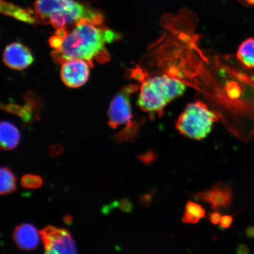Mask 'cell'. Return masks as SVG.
I'll list each match as a JSON object with an SVG mask.
<instances>
[{
  "instance_id": "6da1fadb",
  "label": "cell",
  "mask_w": 254,
  "mask_h": 254,
  "mask_svg": "<svg viewBox=\"0 0 254 254\" xmlns=\"http://www.w3.org/2000/svg\"><path fill=\"white\" fill-rule=\"evenodd\" d=\"M122 36L88 18H82L74 24L57 29L49 41L54 51L52 56L57 63L70 59L85 60L90 65L94 62L105 63L110 56L107 44L119 40Z\"/></svg>"
},
{
  "instance_id": "7a4b0ae2",
  "label": "cell",
  "mask_w": 254,
  "mask_h": 254,
  "mask_svg": "<svg viewBox=\"0 0 254 254\" xmlns=\"http://www.w3.org/2000/svg\"><path fill=\"white\" fill-rule=\"evenodd\" d=\"M138 79L141 85L137 104L143 111L150 114L151 119L155 114L163 116L167 105L186 90L184 82L165 73L150 77L141 70Z\"/></svg>"
},
{
  "instance_id": "3957f363",
  "label": "cell",
  "mask_w": 254,
  "mask_h": 254,
  "mask_svg": "<svg viewBox=\"0 0 254 254\" xmlns=\"http://www.w3.org/2000/svg\"><path fill=\"white\" fill-rule=\"evenodd\" d=\"M34 17L37 23L51 24L59 29L81 20L88 18L103 24V15L88 5L74 0H37L34 4Z\"/></svg>"
},
{
  "instance_id": "277c9868",
  "label": "cell",
  "mask_w": 254,
  "mask_h": 254,
  "mask_svg": "<svg viewBox=\"0 0 254 254\" xmlns=\"http://www.w3.org/2000/svg\"><path fill=\"white\" fill-rule=\"evenodd\" d=\"M218 121V116L208 109L207 105L198 101L187 105L178 119L176 127L184 136L201 140L211 132L214 123Z\"/></svg>"
},
{
  "instance_id": "5b68a950",
  "label": "cell",
  "mask_w": 254,
  "mask_h": 254,
  "mask_svg": "<svg viewBox=\"0 0 254 254\" xmlns=\"http://www.w3.org/2000/svg\"><path fill=\"white\" fill-rule=\"evenodd\" d=\"M136 84H129L124 87L111 101L108 116L109 125L115 129L121 125H126V129H139L142 122H133L130 96L138 90Z\"/></svg>"
},
{
  "instance_id": "8992f818",
  "label": "cell",
  "mask_w": 254,
  "mask_h": 254,
  "mask_svg": "<svg viewBox=\"0 0 254 254\" xmlns=\"http://www.w3.org/2000/svg\"><path fill=\"white\" fill-rule=\"evenodd\" d=\"M46 254L77 253L71 234L65 228L47 226L40 231Z\"/></svg>"
},
{
  "instance_id": "52a82bcc",
  "label": "cell",
  "mask_w": 254,
  "mask_h": 254,
  "mask_svg": "<svg viewBox=\"0 0 254 254\" xmlns=\"http://www.w3.org/2000/svg\"><path fill=\"white\" fill-rule=\"evenodd\" d=\"M61 78L69 88H78L85 84L90 75V64L82 59L66 60L62 64Z\"/></svg>"
},
{
  "instance_id": "ba28073f",
  "label": "cell",
  "mask_w": 254,
  "mask_h": 254,
  "mask_svg": "<svg viewBox=\"0 0 254 254\" xmlns=\"http://www.w3.org/2000/svg\"><path fill=\"white\" fill-rule=\"evenodd\" d=\"M196 201L208 203L215 211L227 209L233 199V192L227 184L219 182L211 189L193 194Z\"/></svg>"
},
{
  "instance_id": "9c48e42d",
  "label": "cell",
  "mask_w": 254,
  "mask_h": 254,
  "mask_svg": "<svg viewBox=\"0 0 254 254\" xmlns=\"http://www.w3.org/2000/svg\"><path fill=\"white\" fill-rule=\"evenodd\" d=\"M33 57L29 49L20 43H14L5 48L3 62L11 69L23 70L33 62Z\"/></svg>"
},
{
  "instance_id": "30bf717a",
  "label": "cell",
  "mask_w": 254,
  "mask_h": 254,
  "mask_svg": "<svg viewBox=\"0 0 254 254\" xmlns=\"http://www.w3.org/2000/svg\"><path fill=\"white\" fill-rule=\"evenodd\" d=\"M13 239L19 249L27 252L36 249L39 243L36 228L28 223L19 225L15 228Z\"/></svg>"
},
{
  "instance_id": "8fae6325",
  "label": "cell",
  "mask_w": 254,
  "mask_h": 254,
  "mask_svg": "<svg viewBox=\"0 0 254 254\" xmlns=\"http://www.w3.org/2000/svg\"><path fill=\"white\" fill-rule=\"evenodd\" d=\"M20 134L18 128L12 123L2 122L0 126V146L1 150H13L18 144Z\"/></svg>"
},
{
  "instance_id": "7c38bea8",
  "label": "cell",
  "mask_w": 254,
  "mask_h": 254,
  "mask_svg": "<svg viewBox=\"0 0 254 254\" xmlns=\"http://www.w3.org/2000/svg\"><path fill=\"white\" fill-rule=\"evenodd\" d=\"M1 12L25 23L34 24L36 22L35 20L34 11H31V9L19 7L4 0H1Z\"/></svg>"
},
{
  "instance_id": "4fadbf2b",
  "label": "cell",
  "mask_w": 254,
  "mask_h": 254,
  "mask_svg": "<svg viewBox=\"0 0 254 254\" xmlns=\"http://www.w3.org/2000/svg\"><path fill=\"white\" fill-rule=\"evenodd\" d=\"M237 57L246 67L254 69V38H249L241 43Z\"/></svg>"
},
{
  "instance_id": "5bb4252c",
  "label": "cell",
  "mask_w": 254,
  "mask_h": 254,
  "mask_svg": "<svg viewBox=\"0 0 254 254\" xmlns=\"http://www.w3.org/2000/svg\"><path fill=\"white\" fill-rule=\"evenodd\" d=\"M205 209L201 205L191 201L187 202L185 207V212L182 218L184 223L198 224L201 219L205 217Z\"/></svg>"
},
{
  "instance_id": "9a60e30c",
  "label": "cell",
  "mask_w": 254,
  "mask_h": 254,
  "mask_svg": "<svg viewBox=\"0 0 254 254\" xmlns=\"http://www.w3.org/2000/svg\"><path fill=\"white\" fill-rule=\"evenodd\" d=\"M0 176H1V190L0 193L1 195H7L8 193L14 192L17 190L16 186V177L12 170L8 167H2L0 170Z\"/></svg>"
},
{
  "instance_id": "2e32d148",
  "label": "cell",
  "mask_w": 254,
  "mask_h": 254,
  "mask_svg": "<svg viewBox=\"0 0 254 254\" xmlns=\"http://www.w3.org/2000/svg\"><path fill=\"white\" fill-rule=\"evenodd\" d=\"M43 181L36 175L26 174L21 180V184L24 189H35L43 185Z\"/></svg>"
},
{
  "instance_id": "e0dca14e",
  "label": "cell",
  "mask_w": 254,
  "mask_h": 254,
  "mask_svg": "<svg viewBox=\"0 0 254 254\" xmlns=\"http://www.w3.org/2000/svg\"><path fill=\"white\" fill-rule=\"evenodd\" d=\"M136 158L141 163L148 166L157 160L158 154L153 150H148L144 154L137 155Z\"/></svg>"
},
{
  "instance_id": "ac0fdd59",
  "label": "cell",
  "mask_w": 254,
  "mask_h": 254,
  "mask_svg": "<svg viewBox=\"0 0 254 254\" xmlns=\"http://www.w3.org/2000/svg\"><path fill=\"white\" fill-rule=\"evenodd\" d=\"M117 206L120 210L125 212H130L132 209V205L131 201L127 199H122L117 202Z\"/></svg>"
},
{
  "instance_id": "d6986e66",
  "label": "cell",
  "mask_w": 254,
  "mask_h": 254,
  "mask_svg": "<svg viewBox=\"0 0 254 254\" xmlns=\"http://www.w3.org/2000/svg\"><path fill=\"white\" fill-rule=\"evenodd\" d=\"M234 221V218L233 215H225L222 216L221 221L220 222V226L222 229H228L231 227Z\"/></svg>"
},
{
  "instance_id": "ffe728a7",
  "label": "cell",
  "mask_w": 254,
  "mask_h": 254,
  "mask_svg": "<svg viewBox=\"0 0 254 254\" xmlns=\"http://www.w3.org/2000/svg\"><path fill=\"white\" fill-rule=\"evenodd\" d=\"M222 216L220 212L214 211L210 212L208 215L209 222L213 225H218L220 223Z\"/></svg>"
},
{
  "instance_id": "44dd1931",
  "label": "cell",
  "mask_w": 254,
  "mask_h": 254,
  "mask_svg": "<svg viewBox=\"0 0 254 254\" xmlns=\"http://www.w3.org/2000/svg\"><path fill=\"white\" fill-rule=\"evenodd\" d=\"M154 193H147L141 196L140 198L141 204L144 206H150L154 197Z\"/></svg>"
},
{
  "instance_id": "7402d4cb",
  "label": "cell",
  "mask_w": 254,
  "mask_h": 254,
  "mask_svg": "<svg viewBox=\"0 0 254 254\" xmlns=\"http://www.w3.org/2000/svg\"><path fill=\"white\" fill-rule=\"evenodd\" d=\"M63 146L60 145H53L51 147L50 152L52 157H56L60 155L63 151Z\"/></svg>"
},
{
  "instance_id": "603a6c76",
  "label": "cell",
  "mask_w": 254,
  "mask_h": 254,
  "mask_svg": "<svg viewBox=\"0 0 254 254\" xmlns=\"http://www.w3.org/2000/svg\"><path fill=\"white\" fill-rule=\"evenodd\" d=\"M237 253L240 254H249L250 253V249L247 246L241 244V245L238 247Z\"/></svg>"
},
{
  "instance_id": "cb8c5ba5",
  "label": "cell",
  "mask_w": 254,
  "mask_h": 254,
  "mask_svg": "<svg viewBox=\"0 0 254 254\" xmlns=\"http://www.w3.org/2000/svg\"><path fill=\"white\" fill-rule=\"evenodd\" d=\"M246 236L249 238H254V226H250L246 230Z\"/></svg>"
},
{
  "instance_id": "d4e9b609",
  "label": "cell",
  "mask_w": 254,
  "mask_h": 254,
  "mask_svg": "<svg viewBox=\"0 0 254 254\" xmlns=\"http://www.w3.org/2000/svg\"><path fill=\"white\" fill-rule=\"evenodd\" d=\"M239 1L244 5L254 6V0H239Z\"/></svg>"
},
{
  "instance_id": "484cf974",
  "label": "cell",
  "mask_w": 254,
  "mask_h": 254,
  "mask_svg": "<svg viewBox=\"0 0 254 254\" xmlns=\"http://www.w3.org/2000/svg\"><path fill=\"white\" fill-rule=\"evenodd\" d=\"M64 221L66 224H71V222L72 221V217L71 216L67 215L64 218Z\"/></svg>"
}]
</instances>
